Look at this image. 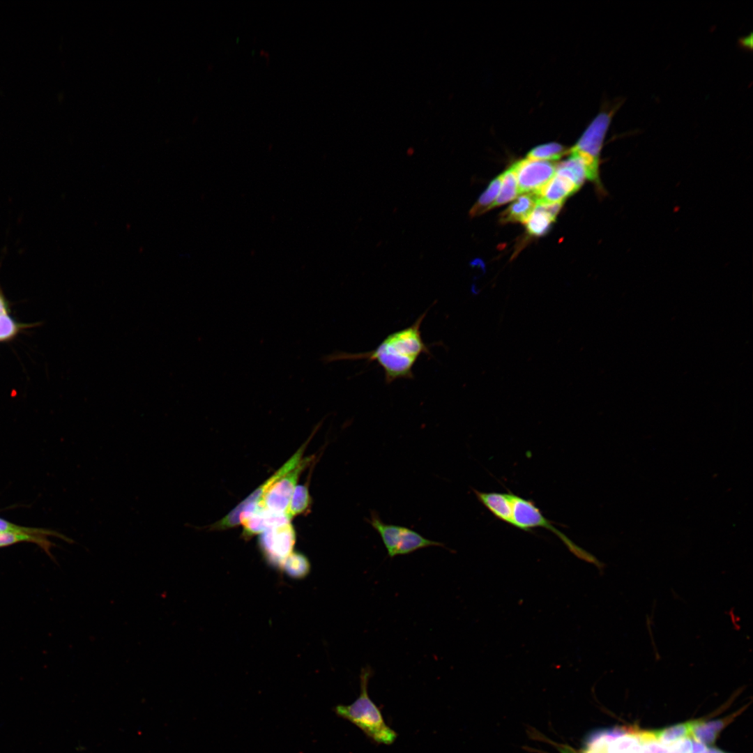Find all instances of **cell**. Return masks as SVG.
I'll list each match as a JSON object with an SVG mask.
<instances>
[{
  "mask_svg": "<svg viewBox=\"0 0 753 753\" xmlns=\"http://www.w3.org/2000/svg\"><path fill=\"white\" fill-rule=\"evenodd\" d=\"M425 312L409 326L389 334L373 350L350 353L335 352L323 358L325 363L342 360H365L376 362L383 369L386 384L401 379H413V367L419 356L430 354L422 337L420 326Z\"/></svg>",
  "mask_w": 753,
  "mask_h": 753,
  "instance_id": "6da1fadb",
  "label": "cell"
},
{
  "mask_svg": "<svg viewBox=\"0 0 753 753\" xmlns=\"http://www.w3.org/2000/svg\"><path fill=\"white\" fill-rule=\"evenodd\" d=\"M372 675V669L370 666L362 668L359 696L349 705H337L335 712L360 729L374 742L390 745L395 742L397 734L386 723L379 708L368 694V683Z\"/></svg>",
  "mask_w": 753,
  "mask_h": 753,
  "instance_id": "7a4b0ae2",
  "label": "cell"
},
{
  "mask_svg": "<svg viewBox=\"0 0 753 753\" xmlns=\"http://www.w3.org/2000/svg\"><path fill=\"white\" fill-rule=\"evenodd\" d=\"M511 499L513 526L524 531H530L531 529L537 527L545 528L558 537L575 556L593 564L600 570H603L604 566L603 563L600 562L592 554L577 545L563 533L556 528L552 522L542 515L533 501L522 498L513 493L511 494Z\"/></svg>",
  "mask_w": 753,
  "mask_h": 753,
  "instance_id": "3957f363",
  "label": "cell"
},
{
  "mask_svg": "<svg viewBox=\"0 0 753 753\" xmlns=\"http://www.w3.org/2000/svg\"><path fill=\"white\" fill-rule=\"evenodd\" d=\"M365 520L380 535L390 558L429 547L447 549L444 543L427 539L407 527L384 523L376 510H371L370 517H365Z\"/></svg>",
  "mask_w": 753,
  "mask_h": 753,
  "instance_id": "277c9868",
  "label": "cell"
},
{
  "mask_svg": "<svg viewBox=\"0 0 753 753\" xmlns=\"http://www.w3.org/2000/svg\"><path fill=\"white\" fill-rule=\"evenodd\" d=\"M623 100L602 107L595 117L588 124L575 144L570 151L577 153L600 164V158L603 143L616 112L622 105Z\"/></svg>",
  "mask_w": 753,
  "mask_h": 753,
  "instance_id": "5b68a950",
  "label": "cell"
},
{
  "mask_svg": "<svg viewBox=\"0 0 753 753\" xmlns=\"http://www.w3.org/2000/svg\"><path fill=\"white\" fill-rule=\"evenodd\" d=\"M308 441L301 446L298 450L273 475L258 487L246 499L237 505L223 518L209 526V530H225L237 526L241 524L240 515L247 507L257 505L262 499L268 488L279 478L296 467L303 459L304 450Z\"/></svg>",
  "mask_w": 753,
  "mask_h": 753,
  "instance_id": "8992f818",
  "label": "cell"
},
{
  "mask_svg": "<svg viewBox=\"0 0 753 753\" xmlns=\"http://www.w3.org/2000/svg\"><path fill=\"white\" fill-rule=\"evenodd\" d=\"M296 532L290 522L273 526L261 533L259 545L269 563L280 568L284 559L293 552Z\"/></svg>",
  "mask_w": 753,
  "mask_h": 753,
  "instance_id": "52a82bcc",
  "label": "cell"
},
{
  "mask_svg": "<svg viewBox=\"0 0 753 753\" xmlns=\"http://www.w3.org/2000/svg\"><path fill=\"white\" fill-rule=\"evenodd\" d=\"M312 459V457L302 459L296 467L276 480L259 505L270 511L286 514L299 476Z\"/></svg>",
  "mask_w": 753,
  "mask_h": 753,
  "instance_id": "ba28073f",
  "label": "cell"
},
{
  "mask_svg": "<svg viewBox=\"0 0 753 753\" xmlns=\"http://www.w3.org/2000/svg\"><path fill=\"white\" fill-rule=\"evenodd\" d=\"M515 171L518 192L536 195L554 176L556 165L549 161L528 158L512 165Z\"/></svg>",
  "mask_w": 753,
  "mask_h": 753,
  "instance_id": "9c48e42d",
  "label": "cell"
},
{
  "mask_svg": "<svg viewBox=\"0 0 753 753\" xmlns=\"http://www.w3.org/2000/svg\"><path fill=\"white\" fill-rule=\"evenodd\" d=\"M290 520L286 514L270 511L259 505L254 511L243 512L240 515L245 538L261 534L269 528L290 522Z\"/></svg>",
  "mask_w": 753,
  "mask_h": 753,
  "instance_id": "30bf717a",
  "label": "cell"
},
{
  "mask_svg": "<svg viewBox=\"0 0 753 753\" xmlns=\"http://www.w3.org/2000/svg\"><path fill=\"white\" fill-rule=\"evenodd\" d=\"M478 500L498 519L512 526L511 492H485L473 489Z\"/></svg>",
  "mask_w": 753,
  "mask_h": 753,
  "instance_id": "8fae6325",
  "label": "cell"
},
{
  "mask_svg": "<svg viewBox=\"0 0 753 753\" xmlns=\"http://www.w3.org/2000/svg\"><path fill=\"white\" fill-rule=\"evenodd\" d=\"M579 188L569 178L554 174L545 185L536 194L537 202H563Z\"/></svg>",
  "mask_w": 753,
  "mask_h": 753,
  "instance_id": "7c38bea8",
  "label": "cell"
},
{
  "mask_svg": "<svg viewBox=\"0 0 753 753\" xmlns=\"http://www.w3.org/2000/svg\"><path fill=\"white\" fill-rule=\"evenodd\" d=\"M537 200L538 198L535 194H524L519 196L509 207L502 212L500 216V222L502 224L524 223L533 211Z\"/></svg>",
  "mask_w": 753,
  "mask_h": 753,
  "instance_id": "4fadbf2b",
  "label": "cell"
},
{
  "mask_svg": "<svg viewBox=\"0 0 753 753\" xmlns=\"http://www.w3.org/2000/svg\"><path fill=\"white\" fill-rule=\"evenodd\" d=\"M696 721L685 722L650 733L655 740L667 746L681 739L690 738Z\"/></svg>",
  "mask_w": 753,
  "mask_h": 753,
  "instance_id": "5bb4252c",
  "label": "cell"
},
{
  "mask_svg": "<svg viewBox=\"0 0 753 753\" xmlns=\"http://www.w3.org/2000/svg\"><path fill=\"white\" fill-rule=\"evenodd\" d=\"M501 181L502 174H500L490 182L469 211L471 218L480 215L492 208L494 199L499 193Z\"/></svg>",
  "mask_w": 753,
  "mask_h": 753,
  "instance_id": "9a60e30c",
  "label": "cell"
},
{
  "mask_svg": "<svg viewBox=\"0 0 753 753\" xmlns=\"http://www.w3.org/2000/svg\"><path fill=\"white\" fill-rule=\"evenodd\" d=\"M554 221L548 213L535 206L524 224L530 235L541 236L547 233Z\"/></svg>",
  "mask_w": 753,
  "mask_h": 753,
  "instance_id": "2e32d148",
  "label": "cell"
},
{
  "mask_svg": "<svg viewBox=\"0 0 753 753\" xmlns=\"http://www.w3.org/2000/svg\"><path fill=\"white\" fill-rule=\"evenodd\" d=\"M569 151L570 150L561 144L549 142L533 147L528 153L526 158L550 162L560 159Z\"/></svg>",
  "mask_w": 753,
  "mask_h": 753,
  "instance_id": "e0dca14e",
  "label": "cell"
},
{
  "mask_svg": "<svg viewBox=\"0 0 753 753\" xmlns=\"http://www.w3.org/2000/svg\"><path fill=\"white\" fill-rule=\"evenodd\" d=\"M501 174V189L492 208L500 206L513 200L519 194L516 175L512 167H510Z\"/></svg>",
  "mask_w": 753,
  "mask_h": 753,
  "instance_id": "ac0fdd59",
  "label": "cell"
},
{
  "mask_svg": "<svg viewBox=\"0 0 753 753\" xmlns=\"http://www.w3.org/2000/svg\"><path fill=\"white\" fill-rule=\"evenodd\" d=\"M310 503L311 498L307 487L303 485H297L294 489L286 514L291 519L295 515L305 512Z\"/></svg>",
  "mask_w": 753,
  "mask_h": 753,
  "instance_id": "d6986e66",
  "label": "cell"
},
{
  "mask_svg": "<svg viewBox=\"0 0 753 753\" xmlns=\"http://www.w3.org/2000/svg\"><path fill=\"white\" fill-rule=\"evenodd\" d=\"M280 568L291 577L301 578L309 572L310 563L302 554L292 552L284 559Z\"/></svg>",
  "mask_w": 753,
  "mask_h": 753,
  "instance_id": "ffe728a7",
  "label": "cell"
},
{
  "mask_svg": "<svg viewBox=\"0 0 753 753\" xmlns=\"http://www.w3.org/2000/svg\"><path fill=\"white\" fill-rule=\"evenodd\" d=\"M46 535L33 534L26 532L4 531L0 532V547L7 546L21 541H31L43 547L47 551L50 544L43 536Z\"/></svg>",
  "mask_w": 753,
  "mask_h": 753,
  "instance_id": "44dd1931",
  "label": "cell"
},
{
  "mask_svg": "<svg viewBox=\"0 0 753 753\" xmlns=\"http://www.w3.org/2000/svg\"><path fill=\"white\" fill-rule=\"evenodd\" d=\"M20 328V326L8 315L7 311L0 312V341L12 339Z\"/></svg>",
  "mask_w": 753,
  "mask_h": 753,
  "instance_id": "7402d4cb",
  "label": "cell"
},
{
  "mask_svg": "<svg viewBox=\"0 0 753 753\" xmlns=\"http://www.w3.org/2000/svg\"><path fill=\"white\" fill-rule=\"evenodd\" d=\"M692 743L690 738H685L667 745V753H691Z\"/></svg>",
  "mask_w": 753,
  "mask_h": 753,
  "instance_id": "603a6c76",
  "label": "cell"
},
{
  "mask_svg": "<svg viewBox=\"0 0 753 753\" xmlns=\"http://www.w3.org/2000/svg\"><path fill=\"white\" fill-rule=\"evenodd\" d=\"M739 43H740V45H742L743 47L751 50L752 47V34H750V36H747L745 37H743L742 38H740V40H739Z\"/></svg>",
  "mask_w": 753,
  "mask_h": 753,
  "instance_id": "cb8c5ba5",
  "label": "cell"
},
{
  "mask_svg": "<svg viewBox=\"0 0 753 753\" xmlns=\"http://www.w3.org/2000/svg\"><path fill=\"white\" fill-rule=\"evenodd\" d=\"M705 753H724V752H722L721 750H718L717 748L710 747V748H707Z\"/></svg>",
  "mask_w": 753,
  "mask_h": 753,
  "instance_id": "d4e9b609",
  "label": "cell"
},
{
  "mask_svg": "<svg viewBox=\"0 0 753 753\" xmlns=\"http://www.w3.org/2000/svg\"><path fill=\"white\" fill-rule=\"evenodd\" d=\"M4 301L2 296L0 295V305Z\"/></svg>",
  "mask_w": 753,
  "mask_h": 753,
  "instance_id": "484cf974",
  "label": "cell"
}]
</instances>
